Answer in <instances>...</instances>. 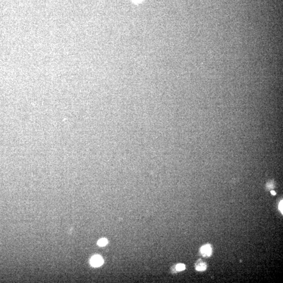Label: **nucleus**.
<instances>
[{"instance_id":"nucleus-1","label":"nucleus","mask_w":283,"mask_h":283,"mask_svg":"<svg viewBox=\"0 0 283 283\" xmlns=\"http://www.w3.org/2000/svg\"><path fill=\"white\" fill-rule=\"evenodd\" d=\"M92 266L94 267H100L103 263L102 258L99 255H94L90 261Z\"/></svg>"},{"instance_id":"nucleus-2","label":"nucleus","mask_w":283,"mask_h":283,"mask_svg":"<svg viewBox=\"0 0 283 283\" xmlns=\"http://www.w3.org/2000/svg\"><path fill=\"white\" fill-rule=\"evenodd\" d=\"M201 253L204 257L210 256L212 253V249L210 245L206 244L201 248Z\"/></svg>"},{"instance_id":"nucleus-3","label":"nucleus","mask_w":283,"mask_h":283,"mask_svg":"<svg viewBox=\"0 0 283 283\" xmlns=\"http://www.w3.org/2000/svg\"><path fill=\"white\" fill-rule=\"evenodd\" d=\"M207 269V265L205 263H200L199 264H198V265L196 267V269L197 271H200V272H202V271H204L206 270Z\"/></svg>"},{"instance_id":"nucleus-4","label":"nucleus","mask_w":283,"mask_h":283,"mask_svg":"<svg viewBox=\"0 0 283 283\" xmlns=\"http://www.w3.org/2000/svg\"><path fill=\"white\" fill-rule=\"evenodd\" d=\"M107 243H108V241L106 239H101L100 240H99L98 242V245L100 246H106Z\"/></svg>"},{"instance_id":"nucleus-5","label":"nucleus","mask_w":283,"mask_h":283,"mask_svg":"<svg viewBox=\"0 0 283 283\" xmlns=\"http://www.w3.org/2000/svg\"><path fill=\"white\" fill-rule=\"evenodd\" d=\"M176 269L178 271H182L185 270V265L183 264H178L176 265Z\"/></svg>"},{"instance_id":"nucleus-6","label":"nucleus","mask_w":283,"mask_h":283,"mask_svg":"<svg viewBox=\"0 0 283 283\" xmlns=\"http://www.w3.org/2000/svg\"><path fill=\"white\" fill-rule=\"evenodd\" d=\"M283 200H282L279 203V210L281 211L282 213H283Z\"/></svg>"},{"instance_id":"nucleus-7","label":"nucleus","mask_w":283,"mask_h":283,"mask_svg":"<svg viewBox=\"0 0 283 283\" xmlns=\"http://www.w3.org/2000/svg\"><path fill=\"white\" fill-rule=\"evenodd\" d=\"M133 1L136 2V3H140V2L142 1V0H133Z\"/></svg>"},{"instance_id":"nucleus-8","label":"nucleus","mask_w":283,"mask_h":283,"mask_svg":"<svg viewBox=\"0 0 283 283\" xmlns=\"http://www.w3.org/2000/svg\"><path fill=\"white\" fill-rule=\"evenodd\" d=\"M271 194H272V195H274V196H275V195H276V194L275 192H274V191H271Z\"/></svg>"}]
</instances>
